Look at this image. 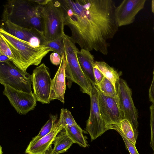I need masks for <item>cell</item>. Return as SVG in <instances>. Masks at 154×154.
<instances>
[{"label": "cell", "mask_w": 154, "mask_h": 154, "mask_svg": "<svg viewBox=\"0 0 154 154\" xmlns=\"http://www.w3.org/2000/svg\"><path fill=\"white\" fill-rule=\"evenodd\" d=\"M64 14L65 25L70 37L81 49L108 53L107 41L117 32L116 6L112 0H60Z\"/></svg>", "instance_id": "1"}, {"label": "cell", "mask_w": 154, "mask_h": 154, "mask_svg": "<svg viewBox=\"0 0 154 154\" xmlns=\"http://www.w3.org/2000/svg\"><path fill=\"white\" fill-rule=\"evenodd\" d=\"M43 6L33 0H8L4 5L2 20L22 27L36 29L43 34Z\"/></svg>", "instance_id": "2"}, {"label": "cell", "mask_w": 154, "mask_h": 154, "mask_svg": "<svg viewBox=\"0 0 154 154\" xmlns=\"http://www.w3.org/2000/svg\"><path fill=\"white\" fill-rule=\"evenodd\" d=\"M0 36L5 41L14 56L12 62L24 72H27V69L31 65L38 66L49 52L53 51L50 48L45 46H32L1 29Z\"/></svg>", "instance_id": "3"}, {"label": "cell", "mask_w": 154, "mask_h": 154, "mask_svg": "<svg viewBox=\"0 0 154 154\" xmlns=\"http://www.w3.org/2000/svg\"><path fill=\"white\" fill-rule=\"evenodd\" d=\"M63 37L67 86L70 88L72 83H75L80 86L83 93L90 95L92 85L84 73L80 65L77 56L79 50L71 40L70 37L64 34Z\"/></svg>", "instance_id": "4"}, {"label": "cell", "mask_w": 154, "mask_h": 154, "mask_svg": "<svg viewBox=\"0 0 154 154\" xmlns=\"http://www.w3.org/2000/svg\"><path fill=\"white\" fill-rule=\"evenodd\" d=\"M42 16L43 35L47 42L63 35L65 19L60 0H50L43 6Z\"/></svg>", "instance_id": "5"}, {"label": "cell", "mask_w": 154, "mask_h": 154, "mask_svg": "<svg viewBox=\"0 0 154 154\" xmlns=\"http://www.w3.org/2000/svg\"><path fill=\"white\" fill-rule=\"evenodd\" d=\"M32 75L24 72L11 61L0 63V83L16 89L32 93Z\"/></svg>", "instance_id": "6"}, {"label": "cell", "mask_w": 154, "mask_h": 154, "mask_svg": "<svg viewBox=\"0 0 154 154\" xmlns=\"http://www.w3.org/2000/svg\"><path fill=\"white\" fill-rule=\"evenodd\" d=\"M119 105L123 119L128 120L138 129V115L132 97V92L126 81L120 78L116 85Z\"/></svg>", "instance_id": "7"}, {"label": "cell", "mask_w": 154, "mask_h": 154, "mask_svg": "<svg viewBox=\"0 0 154 154\" xmlns=\"http://www.w3.org/2000/svg\"><path fill=\"white\" fill-rule=\"evenodd\" d=\"M99 104L101 116L107 130L119 127L123 117L117 96L116 97L106 96L100 91Z\"/></svg>", "instance_id": "8"}, {"label": "cell", "mask_w": 154, "mask_h": 154, "mask_svg": "<svg viewBox=\"0 0 154 154\" xmlns=\"http://www.w3.org/2000/svg\"><path fill=\"white\" fill-rule=\"evenodd\" d=\"M90 95L91 110L86 130L93 141L100 136L107 130L101 116L99 104L100 91L97 86L92 85Z\"/></svg>", "instance_id": "9"}, {"label": "cell", "mask_w": 154, "mask_h": 154, "mask_svg": "<svg viewBox=\"0 0 154 154\" xmlns=\"http://www.w3.org/2000/svg\"><path fill=\"white\" fill-rule=\"evenodd\" d=\"M32 75L33 94L37 101L49 103L52 79L48 68L42 63L34 69Z\"/></svg>", "instance_id": "10"}, {"label": "cell", "mask_w": 154, "mask_h": 154, "mask_svg": "<svg viewBox=\"0 0 154 154\" xmlns=\"http://www.w3.org/2000/svg\"><path fill=\"white\" fill-rule=\"evenodd\" d=\"M4 86L3 94L19 114L26 115L35 108L37 101L33 93L18 90L7 85Z\"/></svg>", "instance_id": "11"}, {"label": "cell", "mask_w": 154, "mask_h": 154, "mask_svg": "<svg viewBox=\"0 0 154 154\" xmlns=\"http://www.w3.org/2000/svg\"><path fill=\"white\" fill-rule=\"evenodd\" d=\"M0 29L34 47L45 46L47 43L43 34L35 29L22 27L2 20Z\"/></svg>", "instance_id": "12"}, {"label": "cell", "mask_w": 154, "mask_h": 154, "mask_svg": "<svg viewBox=\"0 0 154 154\" xmlns=\"http://www.w3.org/2000/svg\"><path fill=\"white\" fill-rule=\"evenodd\" d=\"M146 0H124L115 8L114 15L119 27L132 23L136 16L144 8Z\"/></svg>", "instance_id": "13"}, {"label": "cell", "mask_w": 154, "mask_h": 154, "mask_svg": "<svg viewBox=\"0 0 154 154\" xmlns=\"http://www.w3.org/2000/svg\"><path fill=\"white\" fill-rule=\"evenodd\" d=\"M64 128L57 121L50 132L38 140L30 143L25 151V154H45L50 148L56 137Z\"/></svg>", "instance_id": "14"}, {"label": "cell", "mask_w": 154, "mask_h": 154, "mask_svg": "<svg viewBox=\"0 0 154 154\" xmlns=\"http://www.w3.org/2000/svg\"><path fill=\"white\" fill-rule=\"evenodd\" d=\"M65 60L62 56L61 61L54 78L52 79L50 101L57 99L64 103L66 90Z\"/></svg>", "instance_id": "15"}, {"label": "cell", "mask_w": 154, "mask_h": 154, "mask_svg": "<svg viewBox=\"0 0 154 154\" xmlns=\"http://www.w3.org/2000/svg\"><path fill=\"white\" fill-rule=\"evenodd\" d=\"M77 56L84 73L91 84L96 86V83L94 73V67L95 65L94 56L90 51L84 49H81L79 51Z\"/></svg>", "instance_id": "16"}, {"label": "cell", "mask_w": 154, "mask_h": 154, "mask_svg": "<svg viewBox=\"0 0 154 154\" xmlns=\"http://www.w3.org/2000/svg\"><path fill=\"white\" fill-rule=\"evenodd\" d=\"M73 143L67 135L65 130L64 131L62 130L57 135L53 142L54 146L51 153V154H60L65 152Z\"/></svg>", "instance_id": "17"}, {"label": "cell", "mask_w": 154, "mask_h": 154, "mask_svg": "<svg viewBox=\"0 0 154 154\" xmlns=\"http://www.w3.org/2000/svg\"><path fill=\"white\" fill-rule=\"evenodd\" d=\"M64 129L67 135L73 143H77L80 146L85 148L88 146L87 142L83 134V130L77 124L67 126Z\"/></svg>", "instance_id": "18"}, {"label": "cell", "mask_w": 154, "mask_h": 154, "mask_svg": "<svg viewBox=\"0 0 154 154\" xmlns=\"http://www.w3.org/2000/svg\"><path fill=\"white\" fill-rule=\"evenodd\" d=\"M114 130L122 133L128 140L135 145L138 135V129L134 128L128 120L122 119L119 127Z\"/></svg>", "instance_id": "19"}, {"label": "cell", "mask_w": 154, "mask_h": 154, "mask_svg": "<svg viewBox=\"0 0 154 154\" xmlns=\"http://www.w3.org/2000/svg\"><path fill=\"white\" fill-rule=\"evenodd\" d=\"M96 66L115 87L120 79L119 74L113 68L103 61H95Z\"/></svg>", "instance_id": "20"}, {"label": "cell", "mask_w": 154, "mask_h": 154, "mask_svg": "<svg viewBox=\"0 0 154 154\" xmlns=\"http://www.w3.org/2000/svg\"><path fill=\"white\" fill-rule=\"evenodd\" d=\"M49 119L42 128L38 134L32 138L30 143L35 142L46 135L51 131L54 124L57 122V116L50 114Z\"/></svg>", "instance_id": "21"}, {"label": "cell", "mask_w": 154, "mask_h": 154, "mask_svg": "<svg viewBox=\"0 0 154 154\" xmlns=\"http://www.w3.org/2000/svg\"><path fill=\"white\" fill-rule=\"evenodd\" d=\"M97 87L99 91L105 95L113 97H117L116 88L105 77Z\"/></svg>", "instance_id": "22"}, {"label": "cell", "mask_w": 154, "mask_h": 154, "mask_svg": "<svg viewBox=\"0 0 154 154\" xmlns=\"http://www.w3.org/2000/svg\"><path fill=\"white\" fill-rule=\"evenodd\" d=\"M58 123L64 128L67 126H71L77 124L71 112L66 109L62 108L60 111Z\"/></svg>", "instance_id": "23"}, {"label": "cell", "mask_w": 154, "mask_h": 154, "mask_svg": "<svg viewBox=\"0 0 154 154\" xmlns=\"http://www.w3.org/2000/svg\"><path fill=\"white\" fill-rule=\"evenodd\" d=\"M45 46L50 48L52 49V51L58 53L61 57L65 56L63 36L52 41L47 42Z\"/></svg>", "instance_id": "24"}, {"label": "cell", "mask_w": 154, "mask_h": 154, "mask_svg": "<svg viewBox=\"0 0 154 154\" xmlns=\"http://www.w3.org/2000/svg\"><path fill=\"white\" fill-rule=\"evenodd\" d=\"M0 53L8 56L12 62L14 59V56L8 45L5 40L0 36Z\"/></svg>", "instance_id": "25"}, {"label": "cell", "mask_w": 154, "mask_h": 154, "mask_svg": "<svg viewBox=\"0 0 154 154\" xmlns=\"http://www.w3.org/2000/svg\"><path fill=\"white\" fill-rule=\"evenodd\" d=\"M150 125L151 131L150 146L154 152V103H152L150 107Z\"/></svg>", "instance_id": "26"}, {"label": "cell", "mask_w": 154, "mask_h": 154, "mask_svg": "<svg viewBox=\"0 0 154 154\" xmlns=\"http://www.w3.org/2000/svg\"><path fill=\"white\" fill-rule=\"evenodd\" d=\"M122 137L127 149L130 154H139L137 149L135 145L128 140L121 133L119 132Z\"/></svg>", "instance_id": "27"}, {"label": "cell", "mask_w": 154, "mask_h": 154, "mask_svg": "<svg viewBox=\"0 0 154 154\" xmlns=\"http://www.w3.org/2000/svg\"><path fill=\"white\" fill-rule=\"evenodd\" d=\"M94 73L96 83V86H97L99 85L104 76L102 73L96 66L95 65L94 67Z\"/></svg>", "instance_id": "28"}, {"label": "cell", "mask_w": 154, "mask_h": 154, "mask_svg": "<svg viewBox=\"0 0 154 154\" xmlns=\"http://www.w3.org/2000/svg\"><path fill=\"white\" fill-rule=\"evenodd\" d=\"M62 60V57L56 52L52 53L50 55V60L52 63L57 66L60 64Z\"/></svg>", "instance_id": "29"}, {"label": "cell", "mask_w": 154, "mask_h": 154, "mask_svg": "<svg viewBox=\"0 0 154 154\" xmlns=\"http://www.w3.org/2000/svg\"><path fill=\"white\" fill-rule=\"evenodd\" d=\"M152 81L149 90V97L150 101L154 103V69Z\"/></svg>", "instance_id": "30"}, {"label": "cell", "mask_w": 154, "mask_h": 154, "mask_svg": "<svg viewBox=\"0 0 154 154\" xmlns=\"http://www.w3.org/2000/svg\"><path fill=\"white\" fill-rule=\"evenodd\" d=\"M11 61L9 58L6 55L0 53V63Z\"/></svg>", "instance_id": "31"}, {"label": "cell", "mask_w": 154, "mask_h": 154, "mask_svg": "<svg viewBox=\"0 0 154 154\" xmlns=\"http://www.w3.org/2000/svg\"><path fill=\"white\" fill-rule=\"evenodd\" d=\"M33 1L38 5L44 6L46 5L50 1V0H33Z\"/></svg>", "instance_id": "32"}, {"label": "cell", "mask_w": 154, "mask_h": 154, "mask_svg": "<svg viewBox=\"0 0 154 154\" xmlns=\"http://www.w3.org/2000/svg\"><path fill=\"white\" fill-rule=\"evenodd\" d=\"M52 149V148L51 146L50 148L46 152L45 154H51V152Z\"/></svg>", "instance_id": "33"}, {"label": "cell", "mask_w": 154, "mask_h": 154, "mask_svg": "<svg viewBox=\"0 0 154 154\" xmlns=\"http://www.w3.org/2000/svg\"><path fill=\"white\" fill-rule=\"evenodd\" d=\"M152 11L154 14V0L152 1Z\"/></svg>", "instance_id": "34"}, {"label": "cell", "mask_w": 154, "mask_h": 154, "mask_svg": "<svg viewBox=\"0 0 154 154\" xmlns=\"http://www.w3.org/2000/svg\"><path fill=\"white\" fill-rule=\"evenodd\" d=\"M0 154H3V152H2V147L0 146Z\"/></svg>", "instance_id": "35"}, {"label": "cell", "mask_w": 154, "mask_h": 154, "mask_svg": "<svg viewBox=\"0 0 154 154\" xmlns=\"http://www.w3.org/2000/svg\"><path fill=\"white\" fill-rule=\"evenodd\" d=\"M154 154V153H153V154Z\"/></svg>", "instance_id": "36"}]
</instances>
